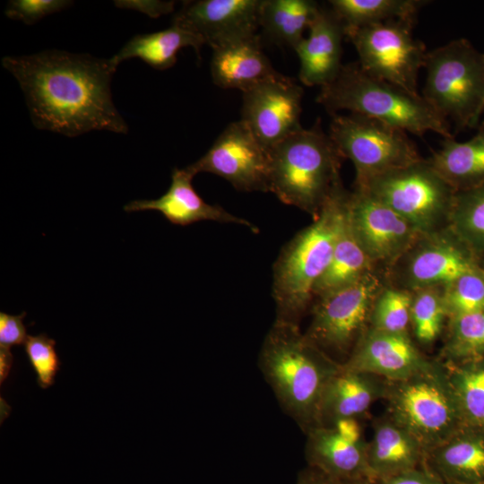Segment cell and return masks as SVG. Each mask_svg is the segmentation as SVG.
I'll use <instances>...</instances> for the list:
<instances>
[{"mask_svg": "<svg viewBox=\"0 0 484 484\" xmlns=\"http://www.w3.org/2000/svg\"><path fill=\"white\" fill-rule=\"evenodd\" d=\"M240 120L267 150L303 127V89L280 73L242 92Z\"/></svg>", "mask_w": 484, "mask_h": 484, "instance_id": "14", "label": "cell"}, {"mask_svg": "<svg viewBox=\"0 0 484 484\" xmlns=\"http://www.w3.org/2000/svg\"><path fill=\"white\" fill-rule=\"evenodd\" d=\"M412 292L389 286L377 294L371 312L372 328L396 333H407L411 324Z\"/></svg>", "mask_w": 484, "mask_h": 484, "instance_id": "32", "label": "cell"}, {"mask_svg": "<svg viewBox=\"0 0 484 484\" xmlns=\"http://www.w3.org/2000/svg\"><path fill=\"white\" fill-rule=\"evenodd\" d=\"M447 228L475 255L484 253V184L455 192Z\"/></svg>", "mask_w": 484, "mask_h": 484, "instance_id": "30", "label": "cell"}, {"mask_svg": "<svg viewBox=\"0 0 484 484\" xmlns=\"http://www.w3.org/2000/svg\"><path fill=\"white\" fill-rule=\"evenodd\" d=\"M343 367L392 381H401L430 365L408 333L372 328L364 332Z\"/></svg>", "mask_w": 484, "mask_h": 484, "instance_id": "18", "label": "cell"}, {"mask_svg": "<svg viewBox=\"0 0 484 484\" xmlns=\"http://www.w3.org/2000/svg\"><path fill=\"white\" fill-rule=\"evenodd\" d=\"M390 392L393 420L422 448L434 449L463 424L448 378L431 366L401 381Z\"/></svg>", "mask_w": 484, "mask_h": 484, "instance_id": "8", "label": "cell"}, {"mask_svg": "<svg viewBox=\"0 0 484 484\" xmlns=\"http://www.w3.org/2000/svg\"><path fill=\"white\" fill-rule=\"evenodd\" d=\"M374 268L352 232L346 212L329 265L314 287V298L350 285Z\"/></svg>", "mask_w": 484, "mask_h": 484, "instance_id": "28", "label": "cell"}, {"mask_svg": "<svg viewBox=\"0 0 484 484\" xmlns=\"http://www.w3.org/2000/svg\"><path fill=\"white\" fill-rule=\"evenodd\" d=\"M204 44L202 38L172 22L166 30L134 36L111 60L118 66L125 60L138 57L154 69L165 70L176 64L181 48L192 47L199 56Z\"/></svg>", "mask_w": 484, "mask_h": 484, "instance_id": "24", "label": "cell"}, {"mask_svg": "<svg viewBox=\"0 0 484 484\" xmlns=\"http://www.w3.org/2000/svg\"><path fill=\"white\" fill-rule=\"evenodd\" d=\"M258 365L286 414L305 433L315 428L323 392L341 365L302 333L299 325L277 320L264 340Z\"/></svg>", "mask_w": 484, "mask_h": 484, "instance_id": "2", "label": "cell"}, {"mask_svg": "<svg viewBox=\"0 0 484 484\" xmlns=\"http://www.w3.org/2000/svg\"><path fill=\"white\" fill-rule=\"evenodd\" d=\"M73 3L67 0H12L8 2L4 14L9 19L31 25L49 14L67 8Z\"/></svg>", "mask_w": 484, "mask_h": 484, "instance_id": "37", "label": "cell"}, {"mask_svg": "<svg viewBox=\"0 0 484 484\" xmlns=\"http://www.w3.org/2000/svg\"><path fill=\"white\" fill-rule=\"evenodd\" d=\"M478 484H484V482H481V483H478Z\"/></svg>", "mask_w": 484, "mask_h": 484, "instance_id": "44", "label": "cell"}, {"mask_svg": "<svg viewBox=\"0 0 484 484\" xmlns=\"http://www.w3.org/2000/svg\"><path fill=\"white\" fill-rule=\"evenodd\" d=\"M382 393L381 385L373 380L372 375L341 365L323 392L316 426H329L341 419H357Z\"/></svg>", "mask_w": 484, "mask_h": 484, "instance_id": "22", "label": "cell"}, {"mask_svg": "<svg viewBox=\"0 0 484 484\" xmlns=\"http://www.w3.org/2000/svg\"><path fill=\"white\" fill-rule=\"evenodd\" d=\"M447 378L463 423L484 426V362L467 361Z\"/></svg>", "mask_w": 484, "mask_h": 484, "instance_id": "31", "label": "cell"}, {"mask_svg": "<svg viewBox=\"0 0 484 484\" xmlns=\"http://www.w3.org/2000/svg\"><path fill=\"white\" fill-rule=\"evenodd\" d=\"M306 456L312 467L334 481L358 480L368 471L367 448L357 419L316 426L307 433Z\"/></svg>", "mask_w": 484, "mask_h": 484, "instance_id": "17", "label": "cell"}, {"mask_svg": "<svg viewBox=\"0 0 484 484\" xmlns=\"http://www.w3.org/2000/svg\"><path fill=\"white\" fill-rule=\"evenodd\" d=\"M316 102L331 115L348 110L419 136L431 131L453 137L447 120L421 95L371 76L358 62L343 65L336 78L321 87Z\"/></svg>", "mask_w": 484, "mask_h": 484, "instance_id": "4", "label": "cell"}, {"mask_svg": "<svg viewBox=\"0 0 484 484\" xmlns=\"http://www.w3.org/2000/svg\"><path fill=\"white\" fill-rule=\"evenodd\" d=\"M25 315V312L17 315L0 313V347L10 349L24 343L28 336L23 324Z\"/></svg>", "mask_w": 484, "mask_h": 484, "instance_id": "38", "label": "cell"}, {"mask_svg": "<svg viewBox=\"0 0 484 484\" xmlns=\"http://www.w3.org/2000/svg\"><path fill=\"white\" fill-rule=\"evenodd\" d=\"M446 351L462 361L484 355V311L450 318Z\"/></svg>", "mask_w": 484, "mask_h": 484, "instance_id": "34", "label": "cell"}, {"mask_svg": "<svg viewBox=\"0 0 484 484\" xmlns=\"http://www.w3.org/2000/svg\"><path fill=\"white\" fill-rule=\"evenodd\" d=\"M446 316L442 288H427L412 292L411 324L419 341L433 342L440 334Z\"/></svg>", "mask_w": 484, "mask_h": 484, "instance_id": "33", "label": "cell"}, {"mask_svg": "<svg viewBox=\"0 0 484 484\" xmlns=\"http://www.w3.org/2000/svg\"><path fill=\"white\" fill-rule=\"evenodd\" d=\"M23 344L27 358L37 375L38 385L44 389L51 386L60 367L55 340L40 333L28 335Z\"/></svg>", "mask_w": 484, "mask_h": 484, "instance_id": "36", "label": "cell"}, {"mask_svg": "<svg viewBox=\"0 0 484 484\" xmlns=\"http://www.w3.org/2000/svg\"><path fill=\"white\" fill-rule=\"evenodd\" d=\"M383 484H444L431 475L411 470L385 479Z\"/></svg>", "mask_w": 484, "mask_h": 484, "instance_id": "40", "label": "cell"}, {"mask_svg": "<svg viewBox=\"0 0 484 484\" xmlns=\"http://www.w3.org/2000/svg\"><path fill=\"white\" fill-rule=\"evenodd\" d=\"M115 5L121 9L137 11L151 18H158L174 11V1L159 0H118Z\"/></svg>", "mask_w": 484, "mask_h": 484, "instance_id": "39", "label": "cell"}, {"mask_svg": "<svg viewBox=\"0 0 484 484\" xmlns=\"http://www.w3.org/2000/svg\"><path fill=\"white\" fill-rule=\"evenodd\" d=\"M414 21L392 20L345 28L362 70L411 94L418 92V75L424 67L425 45L415 39Z\"/></svg>", "mask_w": 484, "mask_h": 484, "instance_id": "10", "label": "cell"}, {"mask_svg": "<svg viewBox=\"0 0 484 484\" xmlns=\"http://www.w3.org/2000/svg\"><path fill=\"white\" fill-rule=\"evenodd\" d=\"M349 196L340 180L313 222L281 251L272 272L275 320L299 325L313 302L314 287L331 261Z\"/></svg>", "mask_w": 484, "mask_h": 484, "instance_id": "3", "label": "cell"}, {"mask_svg": "<svg viewBox=\"0 0 484 484\" xmlns=\"http://www.w3.org/2000/svg\"><path fill=\"white\" fill-rule=\"evenodd\" d=\"M423 94L428 103L458 128L478 124L484 111V54L464 39L427 52Z\"/></svg>", "mask_w": 484, "mask_h": 484, "instance_id": "6", "label": "cell"}, {"mask_svg": "<svg viewBox=\"0 0 484 484\" xmlns=\"http://www.w3.org/2000/svg\"><path fill=\"white\" fill-rule=\"evenodd\" d=\"M446 316L484 311V272L481 268L467 272L442 288Z\"/></svg>", "mask_w": 484, "mask_h": 484, "instance_id": "35", "label": "cell"}, {"mask_svg": "<svg viewBox=\"0 0 484 484\" xmlns=\"http://www.w3.org/2000/svg\"><path fill=\"white\" fill-rule=\"evenodd\" d=\"M260 4L261 0L186 1L172 22L199 36L212 48L256 35Z\"/></svg>", "mask_w": 484, "mask_h": 484, "instance_id": "16", "label": "cell"}, {"mask_svg": "<svg viewBox=\"0 0 484 484\" xmlns=\"http://www.w3.org/2000/svg\"><path fill=\"white\" fill-rule=\"evenodd\" d=\"M328 134L341 156L352 161L355 186L422 159L404 131L363 115H332Z\"/></svg>", "mask_w": 484, "mask_h": 484, "instance_id": "9", "label": "cell"}, {"mask_svg": "<svg viewBox=\"0 0 484 484\" xmlns=\"http://www.w3.org/2000/svg\"><path fill=\"white\" fill-rule=\"evenodd\" d=\"M335 484H360L358 482V480H345V481H335Z\"/></svg>", "mask_w": 484, "mask_h": 484, "instance_id": "43", "label": "cell"}, {"mask_svg": "<svg viewBox=\"0 0 484 484\" xmlns=\"http://www.w3.org/2000/svg\"><path fill=\"white\" fill-rule=\"evenodd\" d=\"M382 288L380 278L371 272L350 285L316 298L306 336L327 354L347 353L364 333Z\"/></svg>", "mask_w": 484, "mask_h": 484, "instance_id": "11", "label": "cell"}, {"mask_svg": "<svg viewBox=\"0 0 484 484\" xmlns=\"http://www.w3.org/2000/svg\"><path fill=\"white\" fill-rule=\"evenodd\" d=\"M421 0H331L330 7L345 28H356L392 20H416Z\"/></svg>", "mask_w": 484, "mask_h": 484, "instance_id": "29", "label": "cell"}, {"mask_svg": "<svg viewBox=\"0 0 484 484\" xmlns=\"http://www.w3.org/2000/svg\"><path fill=\"white\" fill-rule=\"evenodd\" d=\"M483 272H484V269H482Z\"/></svg>", "mask_w": 484, "mask_h": 484, "instance_id": "45", "label": "cell"}, {"mask_svg": "<svg viewBox=\"0 0 484 484\" xmlns=\"http://www.w3.org/2000/svg\"><path fill=\"white\" fill-rule=\"evenodd\" d=\"M194 177L187 168H176L171 174L170 186L163 195L157 199L132 201L124 210L126 212L157 211L171 223L180 226L212 220L243 225L253 233H258V228L249 220L231 214L220 205L206 203L193 186Z\"/></svg>", "mask_w": 484, "mask_h": 484, "instance_id": "19", "label": "cell"}, {"mask_svg": "<svg viewBox=\"0 0 484 484\" xmlns=\"http://www.w3.org/2000/svg\"><path fill=\"white\" fill-rule=\"evenodd\" d=\"M475 255L448 229L421 235L392 266L399 285L416 291L443 288L480 266Z\"/></svg>", "mask_w": 484, "mask_h": 484, "instance_id": "12", "label": "cell"}, {"mask_svg": "<svg viewBox=\"0 0 484 484\" xmlns=\"http://www.w3.org/2000/svg\"><path fill=\"white\" fill-rule=\"evenodd\" d=\"M296 484H335V481L319 471L308 467L298 474Z\"/></svg>", "mask_w": 484, "mask_h": 484, "instance_id": "41", "label": "cell"}, {"mask_svg": "<svg viewBox=\"0 0 484 484\" xmlns=\"http://www.w3.org/2000/svg\"><path fill=\"white\" fill-rule=\"evenodd\" d=\"M422 446L395 421L380 423L367 448V469L385 478L414 469Z\"/></svg>", "mask_w": 484, "mask_h": 484, "instance_id": "25", "label": "cell"}, {"mask_svg": "<svg viewBox=\"0 0 484 484\" xmlns=\"http://www.w3.org/2000/svg\"><path fill=\"white\" fill-rule=\"evenodd\" d=\"M345 27L332 8L321 7L308 28L307 37L295 47L299 59L300 82L323 87L332 82L341 66Z\"/></svg>", "mask_w": 484, "mask_h": 484, "instance_id": "20", "label": "cell"}, {"mask_svg": "<svg viewBox=\"0 0 484 484\" xmlns=\"http://www.w3.org/2000/svg\"><path fill=\"white\" fill-rule=\"evenodd\" d=\"M278 73L264 53L258 34L212 48V78L222 89L243 92Z\"/></svg>", "mask_w": 484, "mask_h": 484, "instance_id": "21", "label": "cell"}, {"mask_svg": "<svg viewBox=\"0 0 484 484\" xmlns=\"http://www.w3.org/2000/svg\"><path fill=\"white\" fill-rule=\"evenodd\" d=\"M348 220L374 266L392 267L421 234L408 220L364 191L350 193Z\"/></svg>", "mask_w": 484, "mask_h": 484, "instance_id": "15", "label": "cell"}, {"mask_svg": "<svg viewBox=\"0 0 484 484\" xmlns=\"http://www.w3.org/2000/svg\"><path fill=\"white\" fill-rule=\"evenodd\" d=\"M355 189L366 192L408 220L421 234L447 228L455 190L428 160L376 175Z\"/></svg>", "mask_w": 484, "mask_h": 484, "instance_id": "7", "label": "cell"}, {"mask_svg": "<svg viewBox=\"0 0 484 484\" xmlns=\"http://www.w3.org/2000/svg\"><path fill=\"white\" fill-rule=\"evenodd\" d=\"M433 451L436 467L446 478L462 484L484 482V435L460 430Z\"/></svg>", "mask_w": 484, "mask_h": 484, "instance_id": "27", "label": "cell"}, {"mask_svg": "<svg viewBox=\"0 0 484 484\" xmlns=\"http://www.w3.org/2000/svg\"><path fill=\"white\" fill-rule=\"evenodd\" d=\"M269 192L315 218L341 180L343 159L319 120L268 149Z\"/></svg>", "mask_w": 484, "mask_h": 484, "instance_id": "5", "label": "cell"}, {"mask_svg": "<svg viewBox=\"0 0 484 484\" xmlns=\"http://www.w3.org/2000/svg\"><path fill=\"white\" fill-rule=\"evenodd\" d=\"M13 365V355L9 348L0 347V383L7 377Z\"/></svg>", "mask_w": 484, "mask_h": 484, "instance_id": "42", "label": "cell"}, {"mask_svg": "<svg viewBox=\"0 0 484 484\" xmlns=\"http://www.w3.org/2000/svg\"><path fill=\"white\" fill-rule=\"evenodd\" d=\"M319 8L312 0H261L259 27L270 41L294 49Z\"/></svg>", "mask_w": 484, "mask_h": 484, "instance_id": "26", "label": "cell"}, {"mask_svg": "<svg viewBox=\"0 0 484 484\" xmlns=\"http://www.w3.org/2000/svg\"><path fill=\"white\" fill-rule=\"evenodd\" d=\"M186 168L194 176L217 175L238 191L269 192L268 150L240 119L228 125L207 152Z\"/></svg>", "mask_w": 484, "mask_h": 484, "instance_id": "13", "label": "cell"}, {"mask_svg": "<svg viewBox=\"0 0 484 484\" xmlns=\"http://www.w3.org/2000/svg\"><path fill=\"white\" fill-rule=\"evenodd\" d=\"M428 160L455 192L484 184V123L466 142L445 138L441 149Z\"/></svg>", "mask_w": 484, "mask_h": 484, "instance_id": "23", "label": "cell"}, {"mask_svg": "<svg viewBox=\"0 0 484 484\" xmlns=\"http://www.w3.org/2000/svg\"><path fill=\"white\" fill-rule=\"evenodd\" d=\"M2 65L17 80L37 128L69 137L95 130L127 133L112 99L117 66L111 58L52 49L6 56Z\"/></svg>", "mask_w": 484, "mask_h": 484, "instance_id": "1", "label": "cell"}]
</instances>
